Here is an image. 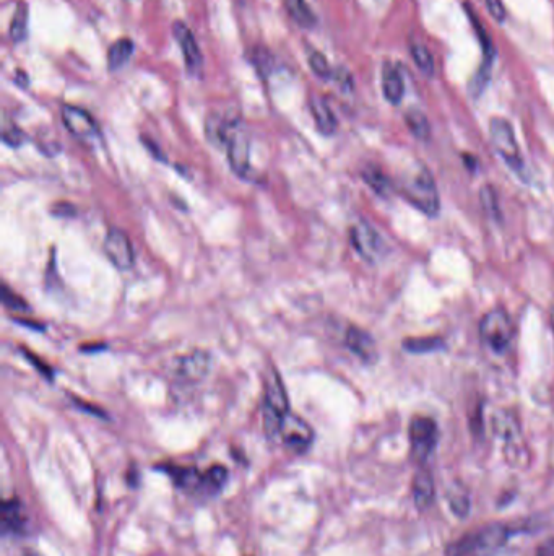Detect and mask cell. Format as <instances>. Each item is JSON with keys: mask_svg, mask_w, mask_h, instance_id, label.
Returning a JSON list of instances; mask_svg holds the SVG:
<instances>
[{"mask_svg": "<svg viewBox=\"0 0 554 556\" xmlns=\"http://www.w3.org/2000/svg\"><path fill=\"white\" fill-rule=\"evenodd\" d=\"M134 54V43L130 40H119L109 48L108 67L109 70L121 69L126 66L127 61Z\"/></svg>", "mask_w": 554, "mask_h": 556, "instance_id": "obj_21", "label": "cell"}, {"mask_svg": "<svg viewBox=\"0 0 554 556\" xmlns=\"http://www.w3.org/2000/svg\"><path fill=\"white\" fill-rule=\"evenodd\" d=\"M494 430L506 441V451L512 452L514 461H519V457L524 456L520 452L525 451V446L520 441V426L516 417H514V413L509 412V410H501L494 417Z\"/></svg>", "mask_w": 554, "mask_h": 556, "instance_id": "obj_14", "label": "cell"}, {"mask_svg": "<svg viewBox=\"0 0 554 556\" xmlns=\"http://www.w3.org/2000/svg\"><path fill=\"white\" fill-rule=\"evenodd\" d=\"M26 33H28V7L20 4L12 18L10 38H12L13 43H22L26 38Z\"/></svg>", "mask_w": 554, "mask_h": 556, "instance_id": "obj_27", "label": "cell"}, {"mask_svg": "<svg viewBox=\"0 0 554 556\" xmlns=\"http://www.w3.org/2000/svg\"><path fill=\"white\" fill-rule=\"evenodd\" d=\"M490 135L496 152L506 161V165L511 170L516 171L517 174L524 173V160L520 155L519 145H517L516 134H514L511 122L503 118L491 119Z\"/></svg>", "mask_w": 554, "mask_h": 556, "instance_id": "obj_6", "label": "cell"}, {"mask_svg": "<svg viewBox=\"0 0 554 556\" xmlns=\"http://www.w3.org/2000/svg\"><path fill=\"white\" fill-rule=\"evenodd\" d=\"M538 556H554V540L543 543L540 550H538Z\"/></svg>", "mask_w": 554, "mask_h": 556, "instance_id": "obj_33", "label": "cell"}, {"mask_svg": "<svg viewBox=\"0 0 554 556\" xmlns=\"http://www.w3.org/2000/svg\"><path fill=\"white\" fill-rule=\"evenodd\" d=\"M23 517L20 514V504L17 501H7L2 509V530L4 534L17 532L22 529Z\"/></svg>", "mask_w": 554, "mask_h": 556, "instance_id": "obj_24", "label": "cell"}, {"mask_svg": "<svg viewBox=\"0 0 554 556\" xmlns=\"http://www.w3.org/2000/svg\"><path fill=\"white\" fill-rule=\"evenodd\" d=\"M410 53H412L413 61H415L416 67H418L421 74L426 75L428 79L434 77L436 66H434L433 56H431L425 44L412 43Z\"/></svg>", "mask_w": 554, "mask_h": 556, "instance_id": "obj_23", "label": "cell"}, {"mask_svg": "<svg viewBox=\"0 0 554 556\" xmlns=\"http://www.w3.org/2000/svg\"><path fill=\"white\" fill-rule=\"evenodd\" d=\"M309 67L321 79L330 80L334 77V70L330 69L329 62L325 59L324 54L317 53V51L309 56Z\"/></svg>", "mask_w": 554, "mask_h": 556, "instance_id": "obj_30", "label": "cell"}, {"mask_svg": "<svg viewBox=\"0 0 554 556\" xmlns=\"http://www.w3.org/2000/svg\"><path fill=\"white\" fill-rule=\"evenodd\" d=\"M290 413V402L286 396L285 386L277 371H270L267 383H265L264 420L265 435L270 439H277L283 420Z\"/></svg>", "mask_w": 554, "mask_h": 556, "instance_id": "obj_2", "label": "cell"}, {"mask_svg": "<svg viewBox=\"0 0 554 556\" xmlns=\"http://www.w3.org/2000/svg\"><path fill=\"white\" fill-rule=\"evenodd\" d=\"M4 142L10 147H20L25 142V134L18 127L12 126L4 129Z\"/></svg>", "mask_w": 554, "mask_h": 556, "instance_id": "obj_31", "label": "cell"}, {"mask_svg": "<svg viewBox=\"0 0 554 556\" xmlns=\"http://www.w3.org/2000/svg\"><path fill=\"white\" fill-rule=\"evenodd\" d=\"M290 17L298 23L301 28H314L316 15L312 12L306 0H283Z\"/></svg>", "mask_w": 554, "mask_h": 556, "instance_id": "obj_20", "label": "cell"}, {"mask_svg": "<svg viewBox=\"0 0 554 556\" xmlns=\"http://www.w3.org/2000/svg\"><path fill=\"white\" fill-rule=\"evenodd\" d=\"M481 205L485 209L486 215L494 220L501 218V209H499L498 192L491 184H485L481 187L480 192Z\"/></svg>", "mask_w": 554, "mask_h": 556, "instance_id": "obj_29", "label": "cell"}, {"mask_svg": "<svg viewBox=\"0 0 554 556\" xmlns=\"http://www.w3.org/2000/svg\"><path fill=\"white\" fill-rule=\"evenodd\" d=\"M345 344L350 348L351 353H355L364 363H376L377 345L374 342L373 335L363 331L360 327H350L345 335Z\"/></svg>", "mask_w": 554, "mask_h": 556, "instance_id": "obj_16", "label": "cell"}, {"mask_svg": "<svg viewBox=\"0 0 554 556\" xmlns=\"http://www.w3.org/2000/svg\"><path fill=\"white\" fill-rule=\"evenodd\" d=\"M168 472L181 490L194 493V495H217L218 491L223 490L226 480H228V470L223 465H213L205 472H199L192 467H178V469H171Z\"/></svg>", "mask_w": 554, "mask_h": 556, "instance_id": "obj_1", "label": "cell"}, {"mask_svg": "<svg viewBox=\"0 0 554 556\" xmlns=\"http://www.w3.org/2000/svg\"><path fill=\"white\" fill-rule=\"evenodd\" d=\"M312 118L316 121L317 129L324 135H334L337 132V118L334 111L327 105V101L321 96L311 98Z\"/></svg>", "mask_w": 554, "mask_h": 556, "instance_id": "obj_18", "label": "cell"}, {"mask_svg": "<svg viewBox=\"0 0 554 556\" xmlns=\"http://www.w3.org/2000/svg\"><path fill=\"white\" fill-rule=\"evenodd\" d=\"M403 196L415 209L425 213L428 217H436L441 209L438 187L426 168L412 174L403 183Z\"/></svg>", "mask_w": 554, "mask_h": 556, "instance_id": "obj_3", "label": "cell"}, {"mask_svg": "<svg viewBox=\"0 0 554 556\" xmlns=\"http://www.w3.org/2000/svg\"><path fill=\"white\" fill-rule=\"evenodd\" d=\"M491 62H493V59H485L480 69L473 75L470 87H468L473 98H480L483 92H485V88L488 87L491 79Z\"/></svg>", "mask_w": 554, "mask_h": 556, "instance_id": "obj_28", "label": "cell"}, {"mask_svg": "<svg viewBox=\"0 0 554 556\" xmlns=\"http://www.w3.org/2000/svg\"><path fill=\"white\" fill-rule=\"evenodd\" d=\"M174 38L178 41L186 67L192 75H199L204 67V56L200 53L199 44L195 41L194 33L184 22H176L173 27Z\"/></svg>", "mask_w": 554, "mask_h": 556, "instance_id": "obj_13", "label": "cell"}, {"mask_svg": "<svg viewBox=\"0 0 554 556\" xmlns=\"http://www.w3.org/2000/svg\"><path fill=\"white\" fill-rule=\"evenodd\" d=\"M61 116L65 129L77 139L91 140L100 135V127L85 109L65 105L62 108Z\"/></svg>", "mask_w": 554, "mask_h": 556, "instance_id": "obj_12", "label": "cell"}, {"mask_svg": "<svg viewBox=\"0 0 554 556\" xmlns=\"http://www.w3.org/2000/svg\"><path fill=\"white\" fill-rule=\"evenodd\" d=\"M225 147L233 173L239 178H247V174L251 171V150H249L246 132L241 129L238 121H233L231 124Z\"/></svg>", "mask_w": 554, "mask_h": 556, "instance_id": "obj_8", "label": "cell"}, {"mask_svg": "<svg viewBox=\"0 0 554 556\" xmlns=\"http://www.w3.org/2000/svg\"><path fill=\"white\" fill-rule=\"evenodd\" d=\"M363 179L379 196L387 197L392 192V184H390L389 178L374 166H369L363 171Z\"/></svg>", "mask_w": 554, "mask_h": 556, "instance_id": "obj_25", "label": "cell"}, {"mask_svg": "<svg viewBox=\"0 0 554 556\" xmlns=\"http://www.w3.org/2000/svg\"><path fill=\"white\" fill-rule=\"evenodd\" d=\"M413 496H415V503L418 508H428L433 501V477L426 470H421L420 474L416 475L415 482H413Z\"/></svg>", "mask_w": 554, "mask_h": 556, "instance_id": "obj_19", "label": "cell"}, {"mask_svg": "<svg viewBox=\"0 0 554 556\" xmlns=\"http://www.w3.org/2000/svg\"><path fill=\"white\" fill-rule=\"evenodd\" d=\"M382 93L390 105H399L405 95L402 72L394 64H386L382 69Z\"/></svg>", "mask_w": 554, "mask_h": 556, "instance_id": "obj_17", "label": "cell"}, {"mask_svg": "<svg viewBox=\"0 0 554 556\" xmlns=\"http://www.w3.org/2000/svg\"><path fill=\"white\" fill-rule=\"evenodd\" d=\"M507 540V529L503 526H486L473 530L464 539L452 543L447 556H483L490 555Z\"/></svg>", "mask_w": 554, "mask_h": 556, "instance_id": "obj_4", "label": "cell"}, {"mask_svg": "<svg viewBox=\"0 0 554 556\" xmlns=\"http://www.w3.org/2000/svg\"><path fill=\"white\" fill-rule=\"evenodd\" d=\"M278 438L282 439L286 448L291 449L296 454H303L311 448L312 441H314V431L308 423L304 422L303 418L288 413L283 420Z\"/></svg>", "mask_w": 554, "mask_h": 556, "instance_id": "obj_9", "label": "cell"}, {"mask_svg": "<svg viewBox=\"0 0 554 556\" xmlns=\"http://www.w3.org/2000/svg\"><path fill=\"white\" fill-rule=\"evenodd\" d=\"M405 122L408 129L415 135L418 140H428L431 135V126H429L428 118L425 113H421L420 109H410L405 114Z\"/></svg>", "mask_w": 554, "mask_h": 556, "instance_id": "obj_22", "label": "cell"}, {"mask_svg": "<svg viewBox=\"0 0 554 556\" xmlns=\"http://www.w3.org/2000/svg\"><path fill=\"white\" fill-rule=\"evenodd\" d=\"M446 347V342L441 337H420V339H407L403 342V348L412 353H429Z\"/></svg>", "mask_w": 554, "mask_h": 556, "instance_id": "obj_26", "label": "cell"}, {"mask_svg": "<svg viewBox=\"0 0 554 556\" xmlns=\"http://www.w3.org/2000/svg\"><path fill=\"white\" fill-rule=\"evenodd\" d=\"M350 238L353 248L363 257L364 261L376 262L384 254V243H382L381 236L368 223H356L351 228Z\"/></svg>", "mask_w": 554, "mask_h": 556, "instance_id": "obj_11", "label": "cell"}, {"mask_svg": "<svg viewBox=\"0 0 554 556\" xmlns=\"http://www.w3.org/2000/svg\"><path fill=\"white\" fill-rule=\"evenodd\" d=\"M410 444L415 461L425 462L438 444V425L433 418L415 417L410 423Z\"/></svg>", "mask_w": 554, "mask_h": 556, "instance_id": "obj_7", "label": "cell"}, {"mask_svg": "<svg viewBox=\"0 0 554 556\" xmlns=\"http://www.w3.org/2000/svg\"><path fill=\"white\" fill-rule=\"evenodd\" d=\"M212 365V358L207 352L195 350L179 358L176 374L184 383H200L207 376Z\"/></svg>", "mask_w": 554, "mask_h": 556, "instance_id": "obj_15", "label": "cell"}, {"mask_svg": "<svg viewBox=\"0 0 554 556\" xmlns=\"http://www.w3.org/2000/svg\"><path fill=\"white\" fill-rule=\"evenodd\" d=\"M486 7H488L496 22L503 23L506 20V9H504L503 0H486Z\"/></svg>", "mask_w": 554, "mask_h": 556, "instance_id": "obj_32", "label": "cell"}, {"mask_svg": "<svg viewBox=\"0 0 554 556\" xmlns=\"http://www.w3.org/2000/svg\"><path fill=\"white\" fill-rule=\"evenodd\" d=\"M480 337L486 347L493 352L503 353L511 345L514 324L504 309H493L480 322Z\"/></svg>", "mask_w": 554, "mask_h": 556, "instance_id": "obj_5", "label": "cell"}, {"mask_svg": "<svg viewBox=\"0 0 554 556\" xmlns=\"http://www.w3.org/2000/svg\"><path fill=\"white\" fill-rule=\"evenodd\" d=\"M104 254L116 269L129 270L134 267V246L130 243L129 236L122 230L111 228L108 231V235L104 238Z\"/></svg>", "mask_w": 554, "mask_h": 556, "instance_id": "obj_10", "label": "cell"}]
</instances>
